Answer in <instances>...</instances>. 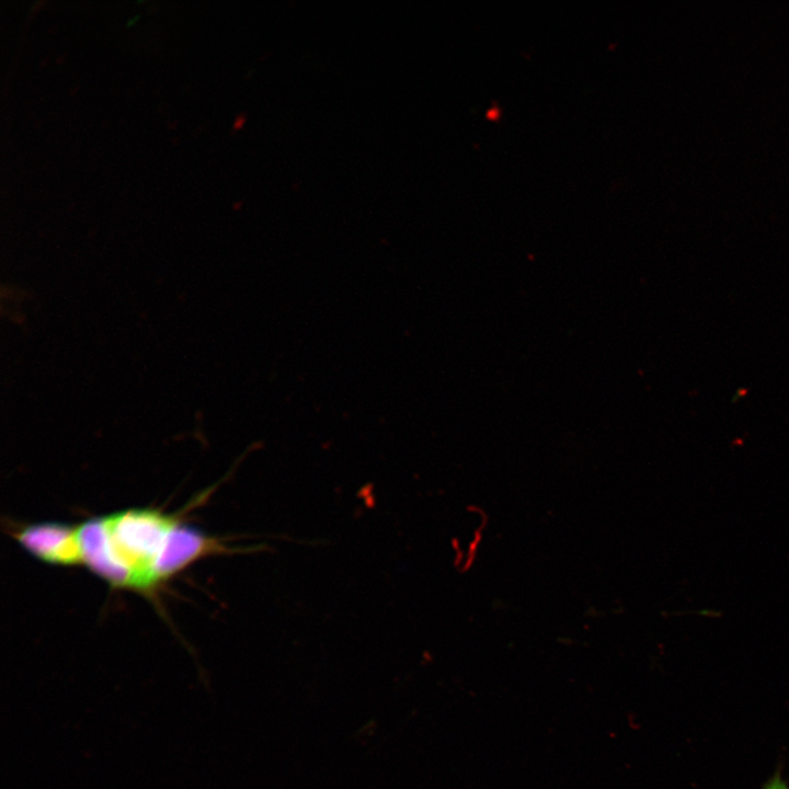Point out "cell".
<instances>
[{
  "label": "cell",
  "instance_id": "obj_1",
  "mask_svg": "<svg viewBox=\"0 0 789 789\" xmlns=\"http://www.w3.org/2000/svg\"><path fill=\"white\" fill-rule=\"evenodd\" d=\"M181 522L155 508H128L78 525L82 563L113 587L149 592L170 579L168 553Z\"/></svg>",
  "mask_w": 789,
  "mask_h": 789
},
{
  "label": "cell",
  "instance_id": "obj_2",
  "mask_svg": "<svg viewBox=\"0 0 789 789\" xmlns=\"http://www.w3.org/2000/svg\"><path fill=\"white\" fill-rule=\"evenodd\" d=\"M12 537L36 559L57 565L82 563L78 526L41 522L16 526Z\"/></svg>",
  "mask_w": 789,
  "mask_h": 789
},
{
  "label": "cell",
  "instance_id": "obj_3",
  "mask_svg": "<svg viewBox=\"0 0 789 789\" xmlns=\"http://www.w3.org/2000/svg\"><path fill=\"white\" fill-rule=\"evenodd\" d=\"M762 789H789V785L785 781L781 774L776 771Z\"/></svg>",
  "mask_w": 789,
  "mask_h": 789
},
{
  "label": "cell",
  "instance_id": "obj_4",
  "mask_svg": "<svg viewBox=\"0 0 789 789\" xmlns=\"http://www.w3.org/2000/svg\"><path fill=\"white\" fill-rule=\"evenodd\" d=\"M138 18H139V14H137L136 16H134L133 19H130V20L128 21L127 25L133 24Z\"/></svg>",
  "mask_w": 789,
  "mask_h": 789
}]
</instances>
